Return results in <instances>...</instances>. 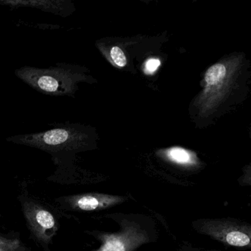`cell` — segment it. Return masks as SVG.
Instances as JSON below:
<instances>
[{
  "mask_svg": "<svg viewBox=\"0 0 251 251\" xmlns=\"http://www.w3.org/2000/svg\"><path fill=\"white\" fill-rule=\"evenodd\" d=\"M167 155L171 161L177 164H186L193 161L192 152L182 148H171L167 152Z\"/></svg>",
  "mask_w": 251,
  "mask_h": 251,
  "instance_id": "cell-3",
  "label": "cell"
},
{
  "mask_svg": "<svg viewBox=\"0 0 251 251\" xmlns=\"http://www.w3.org/2000/svg\"><path fill=\"white\" fill-rule=\"evenodd\" d=\"M226 73L227 70L225 65L222 64H214L205 73V83L208 86H216L224 80Z\"/></svg>",
  "mask_w": 251,
  "mask_h": 251,
  "instance_id": "cell-2",
  "label": "cell"
},
{
  "mask_svg": "<svg viewBox=\"0 0 251 251\" xmlns=\"http://www.w3.org/2000/svg\"><path fill=\"white\" fill-rule=\"evenodd\" d=\"M101 251H125L123 244L117 241H109Z\"/></svg>",
  "mask_w": 251,
  "mask_h": 251,
  "instance_id": "cell-9",
  "label": "cell"
},
{
  "mask_svg": "<svg viewBox=\"0 0 251 251\" xmlns=\"http://www.w3.org/2000/svg\"><path fill=\"white\" fill-rule=\"evenodd\" d=\"M161 65V61L156 58H151L148 60L145 64V73L147 74H153L159 66Z\"/></svg>",
  "mask_w": 251,
  "mask_h": 251,
  "instance_id": "cell-8",
  "label": "cell"
},
{
  "mask_svg": "<svg viewBox=\"0 0 251 251\" xmlns=\"http://www.w3.org/2000/svg\"><path fill=\"white\" fill-rule=\"evenodd\" d=\"M16 75L38 92L52 96L73 95L80 77L76 67L67 64L48 69L25 67L17 70Z\"/></svg>",
  "mask_w": 251,
  "mask_h": 251,
  "instance_id": "cell-1",
  "label": "cell"
},
{
  "mask_svg": "<svg viewBox=\"0 0 251 251\" xmlns=\"http://www.w3.org/2000/svg\"><path fill=\"white\" fill-rule=\"evenodd\" d=\"M226 240L229 245H233V246H246L250 243L249 236L245 233L239 231L230 232L226 236Z\"/></svg>",
  "mask_w": 251,
  "mask_h": 251,
  "instance_id": "cell-6",
  "label": "cell"
},
{
  "mask_svg": "<svg viewBox=\"0 0 251 251\" xmlns=\"http://www.w3.org/2000/svg\"><path fill=\"white\" fill-rule=\"evenodd\" d=\"M35 221L36 224L44 230L55 227V218L50 212L46 210L41 209L36 211L35 214Z\"/></svg>",
  "mask_w": 251,
  "mask_h": 251,
  "instance_id": "cell-4",
  "label": "cell"
},
{
  "mask_svg": "<svg viewBox=\"0 0 251 251\" xmlns=\"http://www.w3.org/2000/svg\"><path fill=\"white\" fill-rule=\"evenodd\" d=\"M75 205L83 211H92L97 209L100 205V201L92 195H85L77 198Z\"/></svg>",
  "mask_w": 251,
  "mask_h": 251,
  "instance_id": "cell-5",
  "label": "cell"
},
{
  "mask_svg": "<svg viewBox=\"0 0 251 251\" xmlns=\"http://www.w3.org/2000/svg\"><path fill=\"white\" fill-rule=\"evenodd\" d=\"M110 55H111V59L117 67H126L127 64V58L123 50L120 47H113L110 52Z\"/></svg>",
  "mask_w": 251,
  "mask_h": 251,
  "instance_id": "cell-7",
  "label": "cell"
}]
</instances>
